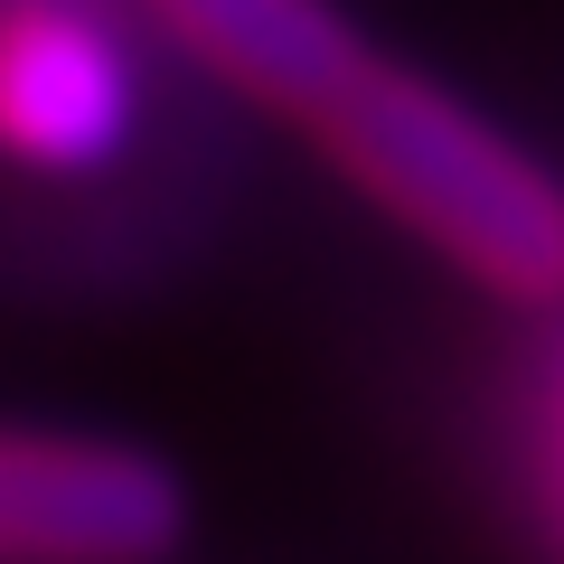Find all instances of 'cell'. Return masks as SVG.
Segmentation results:
<instances>
[{
  "label": "cell",
  "instance_id": "cell-1",
  "mask_svg": "<svg viewBox=\"0 0 564 564\" xmlns=\"http://www.w3.org/2000/svg\"><path fill=\"white\" fill-rule=\"evenodd\" d=\"M329 170L508 311L564 302V180L480 104L377 57L311 113Z\"/></svg>",
  "mask_w": 564,
  "mask_h": 564
},
{
  "label": "cell",
  "instance_id": "cell-2",
  "mask_svg": "<svg viewBox=\"0 0 564 564\" xmlns=\"http://www.w3.org/2000/svg\"><path fill=\"white\" fill-rule=\"evenodd\" d=\"M188 536L170 462L113 433L0 414V564H161Z\"/></svg>",
  "mask_w": 564,
  "mask_h": 564
},
{
  "label": "cell",
  "instance_id": "cell-3",
  "mask_svg": "<svg viewBox=\"0 0 564 564\" xmlns=\"http://www.w3.org/2000/svg\"><path fill=\"white\" fill-rule=\"evenodd\" d=\"M132 57L85 0H0V161L104 170L132 141Z\"/></svg>",
  "mask_w": 564,
  "mask_h": 564
},
{
  "label": "cell",
  "instance_id": "cell-4",
  "mask_svg": "<svg viewBox=\"0 0 564 564\" xmlns=\"http://www.w3.org/2000/svg\"><path fill=\"white\" fill-rule=\"evenodd\" d=\"M170 29L180 57H198L226 95L263 104L282 122H311L367 66V39L339 0H141Z\"/></svg>",
  "mask_w": 564,
  "mask_h": 564
}]
</instances>
